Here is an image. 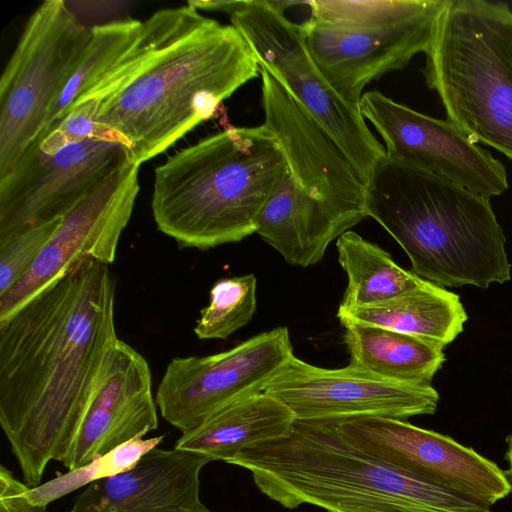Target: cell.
Returning a JSON list of instances; mask_svg holds the SVG:
<instances>
[{
    "instance_id": "18",
    "label": "cell",
    "mask_w": 512,
    "mask_h": 512,
    "mask_svg": "<svg viewBox=\"0 0 512 512\" xmlns=\"http://www.w3.org/2000/svg\"><path fill=\"white\" fill-rule=\"evenodd\" d=\"M207 456L155 447L121 474L88 485L68 512H212L200 500Z\"/></svg>"
},
{
    "instance_id": "25",
    "label": "cell",
    "mask_w": 512,
    "mask_h": 512,
    "mask_svg": "<svg viewBox=\"0 0 512 512\" xmlns=\"http://www.w3.org/2000/svg\"><path fill=\"white\" fill-rule=\"evenodd\" d=\"M310 18L343 27H384L412 20L442 7L446 0L304 1Z\"/></svg>"
},
{
    "instance_id": "12",
    "label": "cell",
    "mask_w": 512,
    "mask_h": 512,
    "mask_svg": "<svg viewBox=\"0 0 512 512\" xmlns=\"http://www.w3.org/2000/svg\"><path fill=\"white\" fill-rule=\"evenodd\" d=\"M139 167L131 161L119 167L62 216L29 271L0 295V321L81 262H114L139 192Z\"/></svg>"
},
{
    "instance_id": "7",
    "label": "cell",
    "mask_w": 512,
    "mask_h": 512,
    "mask_svg": "<svg viewBox=\"0 0 512 512\" xmlns=\"http://www.w3.org/2000/svg\"><path fill=\"white\" fill-rule=\"evenodd\" d=\"M302 3L195 0L193 5L229 15L259 65L331 134L367 182L386 157L385 148L369 130L360 109L345 101L318 69L306 49L300 25L285 16L286 9Z\"/></svg>"
},
{
    "instance_id": "26",
    "label": "cell",
    "mask_w": 512,
    "mask_h": 512,
    "mask_svg": "<svg viewBox=\"0 0 512 512\" xmlns=\"http://www.w3.org/2000/svg\"><path fill=\"white\" fill-rule=\"evenodd\" d=\"M163 438L164 436L135 438L77 469L29 488L25 495L33 505L46 508L52 501L78 488L130 470L147 452L157 447Z\"/></svg>"
},
{
    "instance_id": "19",
    "label": "cell",
    "mask_w": 512,
    "mask_h": 512,
    "mask_svg": "<svg viewBox=\"0 0 512 512\" xmlns=\"http://www.w3.org/2000/svg\"><path fill=\"white\" fill-rule=\"evenodd\" d=\"M256 233L288 264L308 267L318 263L328 245L345 232L287 169L259 216Z\"/></svg>"
},
{
    "instance_id": "8",
    "label": "cell",
    "mask_w": 512,
    "mask_h": 512,
    "mask_svg": "<svg viewBox=\"0 0 512 512\" xmlns=\"http://www.w3.org/2000/svg\"><path fill=\"white\" fill-rule=\"evenodd\" d=\"M91 36L62 0L29 17L0 78V177L43 131Z\"/></svg>"
},
{
    "instance_id": "13",
    "label": "cell",
    "mask_w": 512,
    "mask_h": 512,
    "mask_svg": "<svg viewBox=\"0 0 512 512\" xmlns=\"http://www.w3.org/2000/svg\"><path fill=\"white\" fill-rule=\"evenodd\" d=\"M263 392L278 399L297 421L340 422L381 417L406 420L436 412L439 394L431 384L386 380L354 369L321 368L292 356Z\"/></svg>"
},
{
    "instance_id": "28",
    "label": "cell",
    "mask_w": 512,
    "mask_h": 512,
    "mask_svg": "<svg viewBox=\"0 0 512 512\" xmlns=\"http://www.w3.org/2000/svg\"><path fill=\"white\" fill-rule=\"evenodd\" d=\"M61 218L39 222L0 238V295L29 271L54 234Z\"/></svg>"
},
{
    "instance_id": "31",
    "label": "cell",
    "mask_w": 512,
    "mask_h": 512,
    "mask_svg": "<svg viewBox=\"0 0 512 512\" xmlns=\"http://www.w3.org/2000/svg\"><path fill=\"white\" fill-rule=\"evenodd\" d=\"M38 512H46V508H40Z\"/></svg>"
},
{
    "instance_id": "22",
    "label": "cell",
    "mask_w": 512,
    "mask_h": 512,
    "mask_svg": "<svg viewBox=\"0 0 512 512\" xmlns=\"http://www.w3.org/2000/svg\"><path fill=\"white\" fill-rule=\"evenodd\" d=\"M350 363L348 366L386 380L431 384L445 361L443 348L390 329L341 322Z\"/></svg>"
},
{
    "instance_id": "20",
    "label": "cell",
    "mask_w": 512,
    "mask_h": 512,
    "mask_svg": "<svg viewBox=\"0 0 512 512\" xmlns=\"http://www.w3.org/2000/svg\"><path fill=\"white\" fill-rule=\"evenodd\" d=\"M294 423L285 404L261 392L219 408L175 447L228 463L249 446L287 436Z\"/></svg>"
},
{
    "instance_id": "16",
    "label": "cell",
    "mask_w": 512,
    "mask_h": 512,
    "mask_svg": "<svg viewBox=\"0 0 512 512\" xmlns=\"http://www.w3.org/2000/svg\"><path fill=\"white\" fill-rule=\"evenodd\" d=\"M446 3L384 27H343L312 18L299 25L306 49L325 79L345 101L359 108L367 84L405 68L416 54L427 51Z\"/></svg>"
},
{
    "instance_id": "21",
    "label": "cell",
    "mask_w": 512,
    "mask_h": 512,
    "mask_svg": "<svg viewBox=\"0 0 512 512\" xmlns=\"http://www.w3.org/2000/svg\"><path fill=\"white\" fill-rule=\"evenodd\" d=\"M337 318L390 329L444 348L463 331L467 313L458 294L428 281L378 304L339 306Z\"/></svg>"
},
{
    "instance_id": "6",
    "label": "cell",
    "mask_w": 512,
    "mask_h": 512,
    "mask_svg": "<svg viewBox=\"0 0 512 512\" xmlns=\"http://www.w3.org/2000/svg\"><path fill=\"white\" fill-rule=\"evenodd\" d=\"M512 10L485 0H447L425 52L427 86L473 142L512 159Z\"/></svg>"
},
{
    "instance_id": "27",
    "label": "cell",
    "mask_w": 512,
    "mask_h": 512,
    "mask_svg": "<svg viewBox=\"0 0 512 512\" xmlns=\"http://www.w3.org/2000/svg\"><path fill=\"white\" fill-rule=\"evenodd\" d=\"M253 274L222 278L210 290V302L194 327L199 339H226L246 325L256 311Z\"/></svg>"
},
{
    "instance_id": "17",
    "label": "cell",
    "mask_w": 512,
    "mask_h": 512,
    "mask_svg": "<svg viewBox=\"0 0 512 512\" xmlns=\"http://www.w3.org/2000/svg\"><path fill=\"white\" fill-rule=\"evenodd\" d=\"M156 405L147 360L118 338L61 463L74 470L121 444L144 437L158 426Z\"/></svg>"
},
{
    "instance_id": "14",
    "label": "cell",
    "mask_w": 512,
    "mask_h": 512,
    "mask_svg": "<svg viewBox=\"0 0 512 512\" xmlns=\"http://www.w3.org/2000/svg\"><path fill=\"white\" fill-rule=\"evenodd\" d=\"M337 425L341 435L359 450L485 505L491 506L512 492L509 474L449 436L392 418H357Z\"/></svg>"
},
{
    "instance_id": "2",
    "label": "cell",
    "mask_w": 512,
    "mask_h": 512,
    "mask_svg": "<svg viewBox=\"0 0 512 512\" xmlns=\"http://www.w3.org/2000/svg\"><path fill=\"white\" fill-rule=\"evenodd\" d=\"M259 74L255 55L232 24L187 3L142 21L134 44L66 115L107 127L140 165L215 117L224 100Z\"/></svg>"
},
{
    "instance_id": "32",
    "label": "cell",
    "mask_w": 512,
    "mask_h": 512,
    "mask_svg": "<svg viewBox=\"0 0 512 512\" xmlns=\"http://www.w3.org/2000/svg\"><path fill=\"white\" fill-rule=\"evenodd\" d=\"M511 57H512V39H511Z\"/></svg>"
},
{
    "instance_id": "11",
    "label": "cell",
    "mask_w": 512,
    "mask_h": 512,
    "mask_svg": "<svg viewBox=\"0 0 512 512\" xmlns=\"http://www.w3.org/2000/svg\"><path fill=\"white\" fill-rule=\"evenodd\" d=\"M263 125L296 184L319 200L344 232L367 217V182L331 134L260 66Z\"/></svg>"
},
{
    "instance_id": "30",
    "label": "cell",
    "mask_w": 512,
    "mask_h": 512,
    "mask_svg": "<svg viewBox=\"0 0 512 512\" xmlns=\"http://www.w3.org/2000/svg\"><path fill=\"white\" fill-rule=\"evenodd\" d=\"M508 448L506 452V460L509 463V477L512 480V433L507 438Z\"/></svg>"
},
{
    "instance_id": "1",
    "label": "cell",
    "mask_w": 512,
    "mask_h": 512,
    "mask_svg": "<svg viewBox=\"0 0 512 512\" xmlns=\"http://www.w3.org/2000/svg\"><path fill=\"white\" fill-rule=\"evenodd\" d=\"M115 294L88 259L0 321V423L30 488L66 456L118 339Z\"/></svg>"
},
{
    "instance_id": "9",
    "label": "cell",
    "mask_w": 512,
    "mask_h": 512,
    "mask_svg": "<svg viewBox=\"0 0 512 512\" xmlns=\"http://www.w3.org/2000/svg\"><path fill=\"white\" fill-rule=\"evenodd\" d=\"M293 355L287 327H277L221 353L175 357L158 385L156 404L168 423L187 434L224 405L263 392Z\"/></svg>"
},
{
    "instance_id": "4",
    "label": "cell",
    "mask_w": 512,
    "mask_h": 512,
    "mask_svg": "<svg viewBox=\"0 0 512 512\" xmlns=\"http://www.w3.org/2000/svg\"><path fill=\"white\" fill-rule=\"evenodd\" d=\"M365 210L422 279L484 289L511 279L506 238L489 198L385 157L368 178Z\"/></svg>"
},
{
    "instance_id": "10",
    "label": "cell",
    "mask_w": 512,
    "mask_h": 512,
    "mask_svg": "<svg viewBox=\"0 0 512 512\" xmlns=\"http://www.w3.org/2000/svg\"><path fill=\"white\" fill-rule=\"evenodd\" d=\"M129 161L125 146L98 138L70 142L60 148L32 143L0 177V238L62 217Z\"/></svg>"
},
{
    "instance_id": "29",
    "label": "cell",
    "mask_w": 512,
    "mask_h": 512,
    "mask_svg": "<svg viewBox=\"0 0 512 512\" xmlns=\"http://www.w3.org/2000/svg\"><path fill=\"white\" fill-rule=\"evenodd\" d=\"M30 487L17 480L4 466L0 468V512H38L25 493Z\"/></svg>"
},
{
    "instance_id": "24",
    "label": "cell",
    "mask_w": 512,
    "mask_h": 512,
    "mask_svg": "<svg viewBox=\"0 0 512 512\" xmlns=\"http://www.w3.org/2000/svg\"><path fill=\"white\" fill-rule=\"evenodd\" d=\"M141 28L142 21L134 19L92 26L91 40L38 138L53 129L75 101L107 75L137 40Z\"/></svg>"
},
{
    "instance_id": "23",
    "label": "cell",
    "mask_w": 512,
    "mask_h": 512,
    "mask_svg": "<svg viewBox=\"0 0 512 512\" xmlns=\"http://www.w3.org/2000/svg\"><path fill=\"white\" fill-rule=\"evenodd\" d=\"M336 247L338 261L348 278L342 307L378 304L428 283L400 267L388 252L354 231L343 233L337 239Z\"/></svg>"
},
{
    "instance_id": "3",
    "label": "cell",
    "mask_w": 512,
    "mask_h": 512,
    "mask_svg": "<svg viewBox=\"0 0 512 512\" xmlns=\"http://www.w3.org/2000/svg\"><path fill=\"white\" fill-rule=\"evenodd\" d=\"M257 488L293 509L326 512H491L490 506L397 469L351 445L337 422L297 421L282 438L239 452Z\"/></svg>"
},
{
    "instance_id": "5",
    "label": "cell",
    "mask_w": 512,
    "mask_h": 512,
    "mask_svg": "<svg viewBox=\"0 0 512 512\" xmlns=\"http://www.w3.org/2000/svg\"><path fill=\"white\" fill-rule=\"evenodd\" d=\"M286 172L282 150L263 124L227 128L155 169L154 221L185 248L239 242L256 233L259 216Z\"/></svg>"
},
{
    "instance_id": "15",
    "label": "cell",
    "mask_w": 512,
    "mask_h": 512,
    "mask_svg": "<svg viewBox=\"0 0 512 512\" xmlns=\"http://www.w3.org/2000/svg\"><path fill=\"white\" fill-rule=\"evenodd\" d=\"M359 109L383 139L387 158L489 199L508 189L504 165L453 122L417 112L377 90L362 95Z\"/></svg>"
}]
</instances>
